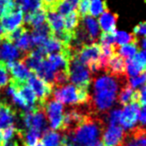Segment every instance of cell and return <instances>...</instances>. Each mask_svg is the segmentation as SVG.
<instances>
[{
    "label": "cell",
    "instance_id": "cell-33",
    "mask_svg": "<svg viewBox=\"0 0 146 146\" xmlns=\"http://www.w3.org/2000/svg\"><path fill=\"white\" fill-rule=\"evenodd\" d=\"M136 37L146 35V23H141L134 28V34Z\"/></svg>",
    "mask_w": 146,
    "mask_h": 146
},
{
    "label": "cell",
    "instance_id": "cell-29",
    "mask_svg": "<svg viewBox=\"0 0 146 146\" xmlns=\"http://www.w3.org/2000/svg\"><path fill=\"white\" fill-rule=\"evenodd\" d=\"M113 33H102L100 35V46L101 47H115V44Z\"/></svg>",
    "mask_w": 146,
    "mask_h": 146
},
{
    "label": "cell",
    "instance_id": "cell-18",
    "mask_svg": "<svg viewBox=\"0 0 146 146\" xmlns=\"http://www.w3.org/2000/svg\"><path fill=\"white\" fill-rule=\"evenodd\" d=\"M20 55V51L15 46L9 42L2 41V44L0 45V57L3 62H12L13 60L19 58Z\"/></svg>",
    "mask_w": 146,
    "mask_h": 146
},
{
    "label": "cell",
    "instance_id": "cell-11",
    "mask_svg": "<svg viewBox=\"0 0 146 146\" xmlns=\"http://www.w3.org/2000/svg\"><path fill=\"white\" fill-rule=\"evenodd\" d=\"M104 73L115 76H126V60L113 52L106 62Z\"/></svg>",
    "mask_w": 146,
    "mask_h": 146
},
{
    "label": "cell",
    "instance_id": "cell-13",
    "mask_svg": "<svg viewBox=\"0 0 146 146\" xmlns=\"http://www.w3.org/2000/svg\"><path fill=\"white\" fill-rule=\"evenodd\" d=\"M17 112L5 101L0 102V130L14 126Z\"/></svg>",
    "mask_w": 146,
    "mask_h": 146
},
{
    "label": "cell",
    "instance_id": "cell-37",
    "mask_svg": "<svg viewBox=\"0 0 146 146\" xmlns=\"http://www.w3.org/2000/svg\"><path fill=\"white\" fill-rule=\"evenodd\" d=\"M141 48L143 50H146V38H144L143 40L141 41Z\"/></svg>",
    "mask_w": 146,
    "mask_h": 146
},
{
    "label": "cell",
    "instance_id": "cell-19",
    "mask_svg": "<svg viewBox=\"0 0 146 146\" xmlns=\"http://www.w3.org/2000/svg\"><path fill=\"white\" fill-rule=\"evenodd\" d=\"M83 28L85 31L87 32L88 37L91 40V42L95 41L96 39L99 37L100 35V26L97 21L95 20V18L91 16H86L83 19Z\"/></svg>",
    "mask_w": 146,
    "mask_h": 146
},
{
    "label": "cell",
    "instance_id": "cell-32",
    "mask_svg": "<svg viewBox=\"0 0 146 146\" xmlns=\"http://www.w3.org/2000/svg\"><path fill=\"white\" fill-rule=\"evenodd\" d=\"M121 115L120 109H115L109 113L108 115V122L109 125H119V119Z\"/></svg>",
    "mask_w": 146,
    "mask_h": 146
},
{
    "label": "cell",
    "instance_id": "cell-26",
    "mask_svg": "<svg viewBox=\"0 0 146 146\" xmlns=\"http://www.w3.org/2000/svg\"><path fill=\"white\" fill-rule=\"evenodd\" d=\"M127 85L132 88H138L146 85V72H143L136 76L127 78Z\"/></svg>",
    "mask_w": 146,
    "mask_h": 146
},
{
    "label": "cell",
    "instance_id": "cell-14",
    "mask_svg": "<svg viewBox=\"0 0 146 146\" xmlns=\"http://www.w3.org/2000/svg\"><path fill=\"white\" fill-rule=\"evenodd\" d=\"M121 146H146V127H138L125 136Z\"/></svg>",
    "mask_w": 146,
    "mask_h": 146
},
{
    "label": "cell",
    "instance_id": "cell-38",
    "mask_svg": "<svg viewBox=\"0 0 146 146\" xmlns=\"http://www.w3.org/2000/svg\"><path fill=\"white\" fill-rule=\"evenodd\" d=\"M3 143V135H2V131L0 130V146H2Z\"/></svg>",
    "mask_w": 146,
    "mask_h": 146
},
{
    "label": "cell",
    "instance_id": "cell-27",
    "mask_svg": "<svg viewBox=\"0 0 146 146\" xmlns=\"http://www.w3.org/2000/svg\"><path fill=\"white\" fill-rule=\"evenodd\" d=\"M74 9H76L74 8L68 0H60V2L59 3V5L56 9V12L59 13L60 16L65 17Z\"/></svg>",
    "mask_w": 146,
    "mask_h": 146
},
{
    "label": "cell",
    "instance_id": "cell-39",
    "mask_svg": "<svg viewBox=\"0 0 146 146\" xmlns=\"http://www.w3.org/2000/svg\"><path fill=\"white\" fill-rule=\"evenodd\" d=\"M141 53V55H142V57H143V59H144L145 62H146V50H142Z\"/></svg>",
    "mask_w": 146,
    "mask_h": 146
},
{
    "label": "cell",
    "instance_id": "cell-41",
    "mask_svg": "<svg viewBox=\"0 0 146 146\" xmlns=\"http://www.w3.org/2000/svg\"><path fill=\"white\" fill-rule=\"evenodd\" d=\"M35 2H37V3H41V0H33Z\"/></svg>",
    "mask_w": 146,
    "mask_h": 146
},
{
    "label": "cell",
    "instance_id": "cell-10",
    "mask_svg": "<svg viewBox=\"0 0 146 146\" xmlns=\"http://www.w3.org/2000/svg\"><path fill=\"white\" fill-rule=\"evenodd\" d=\"M125 136V129L120 125H109L102 134V142L104 146H121Z\"/></svg>",
    "mask_w": 146,
    "mask_h": 146
},
{
    "label": "cell",
    "instance_id": "cell-7",
    "mask_svg": "<svg viewBox=\"0 0 146 146\" xmlns=\"http://www.w3.org/2000/svg\"><path fill=\"white\" fill-rule=\"evenodd\" d=\"M20 119L27 129H33L40 133L47 130L48 120L43 109H35L31 112H21Z\"/></svg>",
    "mask_w": 146,
    "mask_h": 146
},
{
    "label": "cell",
    "instance_id": "cell-30",
    "mask_svg": "<svg viewBox=\"0 0 146 146\" xmlns=\"http://www.w3.org/2000/svg\"><path fill=\"white\" fill-rule=\"evenodd\" d=\"M60 0H42L41 8L46 12L48 11H56V9L58 7Z\"/></svg>",
    "mask_w": 146,
    "mask_h": 146
},
{
    "label": "cell",
    "instance_id": "cell-1",
    "mask_svg": "<svg viewBox=\"0 0 146 146\" xmlns=\"http://www.w3.org/2000/svg\"><path fill=\"white\" fill-rule=\"evenodd\" d=\"M127 83L126 76H115L107 73L94 77L93 94L88 103L92 113L106 112L115 104L120 88Z\"/></svg>",
    "mask_w": 146,
    "mask_h": 146
},
{
    "label": "cell",
    "instance_id": "cell-6",
    "mask_svg": "<svg viewBox=\"0 0 146 146\" xmlns=\"http://www.w3.org/2000/svg\"><path fill=\"white\" fill-rule=\"evenodd\" d=\"M43 111L50 129L62 130L63 124V104L55 100H48L45 103Z\"/></svg>",
    "mask_w": 146,
    "mask_h": 146
},
{
    "label": "cell",
    "instance_id": "cell-25",
    "mask_svg": "<svg viewBox=\"0 0 146 146\" xmlns=\"http://www.w3.org/2000/svg\"><path fill=\"white\" fill-rule=\"evenodd\" d=\"M106 9H107V7H106L105 2L103 0H91L88 13L90 14L91 17L94 18L100 16Z\"/></svg>",
    "mask_w": 146,
    "mask_h": 146
},
{
    "label": "cell",
    "instance_id": "cell-43",
    "mask_svg": "<svg viewBox=\"0 0 146 146\" xmlns=\"http://www.w3.org/2000/svg\"><path fill=\"white\" fill-rule=\"evenodd\" d=\"M88 1H90V0H88Z\"/></svg>",
    "mask_w": 146,
    "mask_h": 146
},
{
    "label": "cell",
    "instance_id": "cell-36",
    "mask_svg": "<svg viewBox=\"0 0 146 146\" xmlns=\"http://www.w3.org/2000/svg\"><path fill=\"white\" fill-rule=\"evenodd\" d=\"M90 146H104V145L102 144V142L101 141H97L96 142H94L93 144H91Z\"/></svg>",
    "mask_w": 146,
    "mask_h": 146
},
{
    "label": "cell",
    "instance_id": "cell-34",
    "mask_svg": "<svg viewBox=\"0 0 146 146\" xmlns=\"http://www.w3.org/2000/svg\"><path fill=\"white\" fill-rule=\"evenodd\" d=\"M140 93V99H139V103H141L142 106L146 105V85L142 86L141 90H139Z\"/></svg>",
    "mask_w": 146,
    "mask_h": 146
},
{
    "label": "cell",
    "instance_id": "cell-17",
    "mask_svg": "<svg viewBox=\"0 0 146 146\" xmlns=\"http://www.w3.org/2000/svg\"><path fill=\"white\" fill-rule=\"evenodd\" d=\"M117 22V15L106 9L101 14L99 18V26L103 33H113L115 31V25Z\"/></svg>",
    "mask_w": 146,
    "mask_h": 146
},
{
    "label": "cell",
    "instance_id": "cell-9",
    "mask_svg": "<svg viewBox=\"0 0 146 146\" xmlns=\"http://www.w3.org/2000/svg\"><path fill=\"white\" fill-rule=\"evenodd\" d=\"M23 11L19 7L6 16L0 17V25L3 34L10 33L23 25Z\"/></svg>",
    "mask_w": 146,
    "mask_h": 146
},
{
    "label": "cell",
    "instance_id": "cell-20",
    "mask_svg": "<svg viewBox=\"0 0 146 146\" xmlns=\"http://www.w3.org/2000/svg\"><path fill=\"white\" fill-rule=\"evenodd\" d=\"M15 43L17 46V48H19L23 52V56L29 53L31 50H33L35 47L33 40H32L31 34L29 33V30L27 28L23 33V35L17 39Z\"/></svg>",
    "mask_w": 146,
    "mask_h": 146
},
{
    "label": "cell",
    "instance_id": "cell-28",
    "mask_svg": "<svg viewBox=\"0 0 146 146\" xmlns=\"http://www.w3.org/2000/svg\"><path fill=\"white\" fill-rule=\"evenodd\" d=\"M9 83V69L7 67V62L0 60V88H5Z\"/></svg>",
    "mask_w": 146,
    "mask_h": 146
},
{
    "label": "cell",
    "instance_id": "cell-4",
    "mask_svg": "<svg viewBox=\"0 0 146 146\" xmlns=\"http://www.w3.org/2000/svg\"><path fill=\"white\" fill-rule=\"evenodd\" d=\"M68 74L69 81L72 82L74 86L86 90H88L93 79L90 69L74 57L70 60Z\"/></svg>",
    "mask_w": 146,
    "mask_h": 146
},
{
    "label": "cell",
    "instance_id": "cell-3",
    "mask_svg": "<svg viewBox=\"0 0 146 146\" xmlns=\"http://www.w3.org/2000/svg\"><path fill=\"white\" fill-rule=\"evenodd\" d=\"M52 95L55 101L62 104L86 105L90 101L88 90L77 88L73 84H66L65 86L54 88Z\"/></svg>",
    "mask_w": 146,
    "mask_h": 146
},
{
    "label": "cell",
    "instance_id": "cell-12",
    "mask_svg": "<svg viewBox=\"0 0 146 146\" xmlns=\"http://www.w3.org/2000/svg\"><path fill=\"white\" fill-rule=\"evenodd\" d=\"M143 72H146V62L141 52L126 60V74L129 77L136 76Z\"/></svg>",
    "mask_w": 146,
    "mask_h": 146
},
{
    "label": "cell",
    "instance_id": "cell-31",
    "mask_svg": "<svg viewBox=\"0 0 146 146\" xmlns=\"http://www.w3.org/2000/svg\"><path fill=\"white\" fill-rule=\"evenodd\" d=\"M76 9L79 16L83 19L84 17L88 16V9H90V1L88 0H80Z\"/></svg>",
    "mask_w": 146,
    "mask_h": 146
},
{
    "label": "cell",
    "instance_id": "cell-23",
    "mask_svg": "<svg viewBox=\"0 0 146 146\" xmlns=\"http://www.w3.org/2000/svg\"><path fill=\"white\" fill-rule=\"evenodd\" d=\"M115 52H116L125 60L130 59L138 53V43L134 42V43L126 44L124 46H120V47H115Z\"/></svg>",
    "mask_w": 146,
    "mask_h": 146
},
{
    "label": "cell",
    "instance_id": "cell-35",
    "mask_svg": "<svg viewBox=\"0 0 146 146\" xmlns=\"http://www.w3.org/2000/svg\"><path fill=\"white\" fill-rule=\"evenodd\" d=\"M139 120H140V122L141 124V127H146V105L142 106V109L140 111Z\"/></svg>",
    "mask_w": 146,
    "mask_h": 146
},
{
    "label": "cell",
    "instance_id": "cell-15",
    "mask_svg": "<svg viewBox=\"0 0 146 146\" xmlns=\"http://www.w3.org/2000/svg\"><path fill=\"white\" fill-rule=\"evenodd\" d=\"M7 67H8L10 74H12L13 79L16 81L27 82L31 74L30 70L27 68L22 60L7 62Z\"/></svg>",
    "mask_w": 146,
    "mask_h": 146
},
{
    "label": "cell",
    "instance_id": "cell-8",
    "mask_svg": "<svg viewBox=\"0 0 146 146\" xmlns=\"http://www.w3.org/2000/svg\"><path fill=\"white\" fill-rule=\"evenodd\" d=\"M140 111L141 104L139 102H131L124 106L123 110H121L119 125L124 129H134L139 120Z\"/></svg>",
    "mask_w": 146,
    "mask_h": 146
},
{
    "label": "cell",
    "instance_id": "cell-40",
    "mask_svg": "<svg viewBox=\"0 0 146 146\" xmlns=\"http://www.w3.org/2000/svg\"><path fill=\"white\" fill-rule=\"evenodd\" d=\"M2 34H3V31H2L1 25H0V41H1V39H2Z\"/></svg>",
    "mask_w": 146,
    "mask_h": 146
},
{
    "label": "cell",
    "instance_id": "cell-42",
    "mask_svg": "<svg viewBox=\"0 0 146 146\" xmlns=\"http://www.w3.org/2000/svg\"><path fill=\"white\" fill-rule=\"evenodd\" d=\"M35 146H44V145L42 144V143H37L36 145H35Z\"/></svg>",
    "mask_w": 146,
    "mask_h": 146
},
{
    "label": "cell",
    "instance_id": "cell-16",
    "mask_svg": "<svg viewBox=\"0 0 146 146\" xmlns=\"http://www.w3.org/2000/svg\"><path fill=\"white\" fill-rule=\"evenodd\" d=\"M139 99H140L139 90L130 88L127 83L120 88L118 95H117V101L120 104L124 106L131 102H139Z\"/></svg>",
    "mask_w": 146,
    "mask_h": 146
},
{
    "label": "cell",
    "instance_id": "cell-22",
    "mask_svg": "<svg viewBox=\"0 0 146 146\" xmlns=\"http://www.w3.org/2000/svg\"><path fill=\"white\" fill-rule=\"evenodd\" d=\"M62 136L55 130L47 129L43 132L41 143L44 146H62Z\"/></svg>",
    "mask_w": 146,
    "mask_h": 146
},
{
    "label": "cell",
    "instance_id": "cell-24",
    "mask_svg": "<svg viewBox=\"0 0 146 146\" xmlns=\"http://www.w3.org/2000/svg\"><path fill=\"white\" fill-rule=\"evenodd\" d=\"M113 35H115V47H120V46H124L129 43H134V42L138 43V39L133 34H127L126 32L115 30V33H113Z\"/></svg>",
    "mask_w": 146,
    "mask_h": 146
},
{
    "label": "cell",
    "instance_id": "cell-21",
    "mask_svg": "<svg viewBox=\"0 0 146 146\" xmlns=\"http://www.w3.org/2000/svg\"><path fill=\"white\" fill-rule=\"evenodd\" d=\"M64 18V25H65V31L67 33L74 35V32L77 29L81 23L82 18L79 16L77 10L74 9L72 12L69 13L68 15L63 17Z\"/></svg>",
    "mask_w": 146,
    "mask_h": 146
},
{
    "label": "cell",
    "instance_id": "cell-5",
    "mask_svg": "<svg viewBox=\"0 0 146 146\" xmlns=\"http://www.w3.org/2000/svg\"><path fill=\"white\" fill-rule=\"evenodd\" d=\"M28 85L34 90L35 96L38 100V102L40 104L41 108L43 109L45 103L47 102L50 96L53 93L54 88L51 84L44 81L42 78L37 76L35 73L31 72V74L27 80Z\"/></svg>",
    "mask_w": 146,
    "mask_h": 146
},
{
    "label": "cell",
    "instance_id": "cell-2",
    "mask_svg": "<svg viewBox=\"0 0 146 146\" xmlns=\"http://www.w3.org/2000/svg\"><path fill=\"white\" fill-rule=\"evenodd\" d=\"M103 121L97 113H90L74 130V137L79 146H90L99 141L103 130Z\"/></svg>",
    "mask_w": 146,
    "mask_h": 146
}]
</instances>
